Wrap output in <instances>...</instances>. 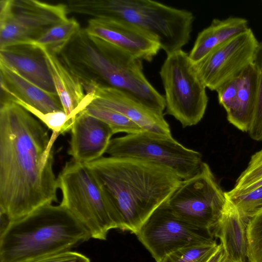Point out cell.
<instances>
[{"instance_id": "d6a6232c", "label": "cell", "mask_w": 262, "mask_h": 262, "mask_svg": "<svg viewBox=\"0 0 262 262\" xmlns=\"http://www.w3.org/2000/svg\"><path fill=\"white\" fill-rule=\"evenodd\" d=\"M207 262H226V256L222 245Z\"/></svg>"}, {"instance_id": "1f68e13d", "label": "cell", "mask_w": 262, "mask_h": 262, "mask_svg": "<svg viewBox=\"0 0 262 262\" xmlns=\"http://www.w3.org/2000/svg\"><path fill=\"white\" fill-rule=\"evenodd\" d=\"M261 186H262V178L259 179L258 180L255 181V182L246 186L245 187L243 188L240 190H238L233 193L227 194L225 191V194L227 198H232L233 197L248 193V192L252 190H254Z\"/></svg>"}, {"instance_id": "4dcf8cb0", "label": "cell", "mask_w": 262, "mask_h": 262, "mask_svg": "<svg viewBox=\"0 0 262 262\" xmlns=\"http://www.w3.org/2000/svg\"><path fill=\"white\" fill-rule=\"evenodd\" d=\"M29 262H90V259L80 253L68 251Z\"/></svg>"}, {"instance_id": "5b68a950", "label": "cell", "mask_w": 262, "mask_h": 262, "mask_svg": "<svg viewBox=\"0 0 262 262\" xmlns=\"http://www.w3.org/2000/svg\"><path fill=\"white\" fill-rule=\"evenodd\" d=\"M66 5L68 12L129 23L156 36L167 55L189 42L194 19L188 10L151 0H72Z\"/></svg>"}, {"instance_id": "7c38bea8", "label": "cell", "mask_w": 262, "mask_h": 262, "mask_svg": "<svg viewBox=\"0 0 262 262\" xmlns=\"http://www.w3.org/2000/svg\"><path fill=\"white\" fill-rule=\"evenodd\" d=\"M258 44L249 28L192 62L193 68L205 87L216 91L253 62Z\"/></svg>"}, {"instance_id": "6da1fadb", "label": "cell", "mask_w": 262, "mask_h": 262, "mask_svg": "<svg viewBox=\"0 0 262 262\" xmlns=\"http://www.w3.org/2000/svg\"><path fill=\"white\" fill-rule=\"evenodd\" d=\"M48 130L18 104L1 100L0 212L10 222L57 202L53 144Z\"/></svg>"}, {"instance_id": "d4e9b609", "label": "cell", "mask_w": 262, "mask_h": 262, "mask_svg": "<svg viewBox=\"0 0 262 262\" xmlns=\"http://www.w3.org/2000/svg\"><path fill=\"white\" fill-rule=\"evenodd\" d=\"M253 63L258 72V90L255 110L248 133L251 139L260 141H262V41L259 42Z\"/></svg>"}, {"instance_id": "ba28073f", "label": "cell", "mask_w": 262, "mask_h": 262, "mask_svg": "<svg viewBox=\"0 0 262 262\" xmlns=\"http://www.w3.org/2000/svg\"><path fill=\"white\" fill-rule=\"evenodd\" d=\"M106 154L168 167L183 180L196 173L203 162L199 152L184 146L172 136L164 137L146 131L112 139Z\"/></svg>"}, {"instance_id": "3957f363", "label": "cell", "mask_w": 262, "mask_h": 262, "mask_svg": "<svg viewBox=\"0 0 262 262\" xmlns=\"http://www.w3.org/2000/svg\"><path fill=\"white\" fill-rule=\"evenodd\" d=\"M69 45L62 59L76 75L90 72L101 85L116 88L136 98L148 107L163 114L165 99L143 73V60L81 30ZM83 79V80H84Z\"/></svg>"}, {"instance_id": "44dd1931", "label": "cell", "mask_w": 262, "mask_h": 262, "mask_svg": "<svg viewBox=\"0 0 262 262\" xmlns=\"http://www.w3.org/2000/svg\"><path fill=\"white\" fill-rule=\"evenodd\" d=\"M248 20L237 17L213 19L211 24L200 32L189 57L193 63L203 58L213 49L248 29Z\"/></svg>"}, {"instance_id": "f1b7e54d", "label": "cell", "mask_w": 262, "mask_h": 262, "mask_svg": "<svg viewBox=\"0 0 262 262\" xmlns=\"http://www.w3.org/2000/svg\"><path fill=\"white\" fill-rule=\"evenodd\" d=\"M262 178V149L252 155L246 169L236 181L234 187L227 194L235 192Z\"/></svg>"}, {"instance_id": "30bf717a", "label": "cell", "mask_w": 262, "mask_h": 262, "mask_svg": "<svg viewBox=\"0 0 262 262\" xmlns=\"http://www.w3.org/2000/svg\"><path fill=\"white\" fill-rule=\"evenodd\" d=\"M66 4L36 0L0 1V49L32 43L52 27L67 20Z\"/></svg>"}, {"instance_id": "ac0fdd59", "label": "cell", "mask_w": 262, "mask_h": 262, "mask_svg": "<svg viewBox=\"0 0 262 262\" xmlns=\"http://www.w3.org/2000/svg\"><path fill=\"white\" fill-rule=\"evenodd\" d=\"M1 100H18L41 113L64 111L57 94L49 93L0 61Z\"/></svg>"}, {"instance_id": "2e32d148", "label": "cell", "mask_w": 262, "mask_h": 262, "mask_svg": "<svg viewBox=\"0 0 262 262\" xmlns=\"http://www.w3.org/2000/svg\"><path fill=\"white\" fill-rule=\"evenodd\" d=\"M0 61L43 90L57 94L43 52L35 43H17L0 49Z\"/></svg>"}, {"instance_id": "484cf974", "label": "cell", "mask_w": 262, "mask_h": 262, "mask_svg": "<svg viewBox=\"0 0 262 262\" xmlns=\"http://www.w3.org/2000/svg\"><path fill=\"white\" fill-rule=\"evenodd\" d=\"M247 232L248 262H262V208L249 219Z\"/></svg>"}, {"instance_id": "7a4b0ae2", "label": "cell", "mask_w": 262, "mask_h": 262, "mask_svg": "<svg viewBox=\"0 0 262 262\" xmlns=\"http://www.w3.org/2000/svg\"><path fill=\"white\" fill-rule=\"evenodd\" d=\"M85 164L111 205L117 229L135 234L183 181L171 169L139 159L102 157Z\"/></svg>"}, {"instance_id": "603a6c76", "label": "cell", "mask_w": 262, "mask_h": 262, "mask_svg": "<svg viewBox=\"0 0 262 262\" xmlns=\"http://www.w3.org/2000/svg\"><path fill=\"white\" fill-rule=\"evenodd\" d=\"M83 111L107 123L114 134L120 132L131 134L145 131L123 115L104 107L90 103Z\"/></svg>"}, {"instance_id": "9a60e30c", "label": "cell", "mask_w": 262, "mask_h": 262, "mask_svg": "<svg viewBox=\"0 0 262 262\" xmlns=\"http://www.w3.org/2000/svg\"><path fill=\"white\" fill-rule=\"evenodd\" d=\"M70 132L68 154L72 160L82 164L102 157L114 134L107 123L84 111L75 118Z\"/></svg>"}, {"instance_id": "9c48e42d", "label": "cell", "mask_w": 262, "mask_h": 262, "mask_svg": "<svg viewBox=\"0 0 262 262\" xmlns=\"http://www.w3.org/2000/svg\"><path fill=\"white\" fill-rule=\"evenodd\" d=\"M226 200L210 166L203 162L196 173L182 181L166 204L177 216L211 232Z\"/></svg>"}, {"instance_id": "4fadbf2b", "label": "cell", "mask_w": 262, "mask_h": 262, "mask_svg": "<svg viewBox=\"0 0 262 262\" xmlns=\"http://www.w3.org/2000/svg\"><path fill=\"white\" fill-rule=\"evenodd\" d=\"M83 86L85 92L93 93L91 104L117 112L151 134L164 137L172 136L164 114L148 107L128 93L101 85L93 80L84 82Z\"/></svg>"}, {"instance_id": "8fae6325", "label": "cell", "mask_w": 262, "mask_h": 262, "mask_svg": "<svg viewBox=\"0 0 262 262\" xmlns=\"http://www.w3.org/2000/svg\"><path fill=\"white\" fill-rule=\"evenodd\" d=\"M166 203L148 216L136 234L156 262L180 249L214 240L210 230L177 216Z\"/></svg>"}, {"instance_id": "ffe728a7", "label": "cell", "mask_w": 262, "mask_h": 262, "mask_svg": "<svg viewBox=\"0 0 262 262\" xmlns=\"http://www.w3.org/2000/svg\"><path fill=\"white\" fill-rule=\"evenodd\" d=\"M238 89L234 104L227 113L228 122L243 132H247L254 114L257 96L258 75L253 62L238 75Z\"/></svg>"}, {"instance_id": "e0dca14e", "label": "cell", "mask_w": 262, "mask_h": 262, "mask_svg": "<svg viewBox=\"0 0 262 262\" xmlns=\"http://www.w3.org/2000/svg\"><path fill=\"white\" fill-rule=\"evenodd\" d=\"M40 48L43 52L57 95L72 127L78 114L92 101L93 93L85 92L81 81L57 55L45 48Z\"/></svg>"}, {"instance_id": "4316f807", "label": "cell", "mask_w": 262, "mask_h": 262, "mask_svg": "<svg viewBox=\"0 0 262 262\" xmlns=\"http://www.w3.org/2000/svg\"><path fill=\"white\" fill-rule=\"evenodd\" d=\"M20 105L43 123L52 133L58 135L71 130V126L64 111L43 114L32 106L18 100L11 101Z\"/></svg>"}, {"instance_id": "83f0119b", "label": "cell", "mask_w": 262, "mask_h": 262, "mask_svg": "<svg viewBox=\"0 0 262 262\" xmlns=\"http://www.w3.org/2000/svg\"><path fill=\"white\" fill-rule=\"evenodd\" d=\"M228 199L234 205L241 215L249 221L262 208V186L248 193Z\"/></svg>"}, {"instance_id": "d6986e66", "label": "cell", "mask_w": 262, "mask_h": 262, "mask_svg": "<svg viewBox=\"0 0 262 262\" xmlns=\"http://www.w3.org/2000/svg\"><path fill=\"white\" fill-rule=\"evenodd\" d=\"M248 222L227 198L221 216L211 231L213 237L220 239L226 262H248Z\"/></svg>"}, {"instance_id": "277c9868", "label": "cell", "mask_w": 262, "mask_h": 262, "mask_svg": "<svg viewBox=\"0 0 262 262\" xmlns=\"http://www.w3.org/2000/svg\"><path fill=\"white\" fill-rule=\"evenodd\" d=\"M91 238L66 208L46 204L10 222L0 233V262H29L70 251Z\"/></svg>"}, {"instance_id": "52a82bcc", "label": "cell", "mask_w": 262, "mask_h": 262, "mask_svg": "<svg viewBox=\"0 0 262 262\" xmlns=\"http://www.w3.org/2000/svg\"><path fill=\"white\" fill-rule=\"evenodd\" d=\"M159 74L165 114L174 117L183 127L197 124L204 116L208 97L189 54L181 49L167 55Z\"/></svg>"}, {"instance_id": "8992f818", "label": "cell", "mask_w": 262, "mask_h": 262, "mask_svg": "<svg viewBox=\"0 0 262 262\" xmlns=\"http://www.w3.org/2000/svg\"><path fill=\"white\" fill-rule=\"evenodd\" d=\"M62 193L60 205L87 229L91 237L106 240L117 229L111 205L96 177L85 164L71 159L57 177Z\"/></svg>"}, {"instance_id": "f546056e", "label": "cell", "mask_w": 262, "mask_h": 262, "mask_svg": "<svg viewBox=\"0 0 262 262\" xmlns=\"http://www.w3.org/2000/svg\"><path fill=\"white\" fill-rule=\"evenodd\" d=\"M238 81L237 76L223 84L216 91L219 102L226 113L231 110L234 104L238 89Z\"/></svg>"}, {"instance_id": "7402d4cb", "label": "cell", "mask_w": 262, "mask_h": 262, "mask_svg": "<svg viewBox=\"0 0 262 262\" xmlns=\"http://www.w3.org/2000/svg\"><path fill=\"white\" fill-rule=\"evenodd\" d=\"M80 30L79 24L75 19L68 18L51 28L33 43L58 55L62 52Z\"/></svg>"}, {"instance_id": "cb8c5ba5", "label": "cell", "mask_w": 262, "mask_h": 262, "mask_svg": "<svg viewBox=\"0 0 262 262\" xmlns=\"http://www.w3.org/2000/svg\"><path fill=\"white\" fill-rule=\"evenodd\" d=\"M220 246L215 240L184 247L167 255L161 262H207Z\"/></svg>"}, {"instance_id": "5bb4252c", "label": "cell", "mask_w": 262, "mask_h": 262, "mask_svg": "<svg viewBox=\"0 0 262 262\" xmlns=\"http://www.w3.org/2000/svg\"><path fill=\"white\" fill-rule=\"evenodd\" d=\"M84 30L90 37L116 47L148 62L152 61L161 49L156 36L120 19L92 18L89 20Z\"/></svg>"}]
</instances>
